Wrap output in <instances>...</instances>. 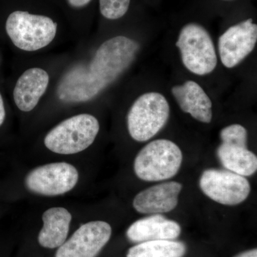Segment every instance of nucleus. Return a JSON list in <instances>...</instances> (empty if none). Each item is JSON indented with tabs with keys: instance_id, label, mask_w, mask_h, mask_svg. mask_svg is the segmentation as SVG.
I'll return each mask as SVG.
<instances>
[{
	"instance_id": "obj_1",
	"label": "nucleus",
	"mask_w": 257,
	"mask_h": 257,
	"mask_svg": "<svg viewBox=\"0 0 257 257\" xmlns=\"http://www.w3.org/2000/svg\"><path fill=\"white\" fill-rule=\"evenodd\" d=\"M140 45L124 36L101 44L87 64L69 69L59 82L57 95L65 103L85 102L96 97L133 63Z\"/></svg>"
},
{
	"instance_id": "obj_2",
	"label": "nucleus",
	"mask_w": 257,
	"mask_h": 257,
	"mask_svg": "<svg viewBox=\"0 0 257 257\" xmlns=\"http://www.w3.org/2000/svg\"><path fill=\"white\" fill-rule=\"evenodd\" d=\"M180 148L168 140H154L142 149L135 158L134 170L139 178L159 182L172 178L182 165Z\"/></svg>"
},
{
	"instance_id": "obj_3",
	"label": "nucleus",
	"mask_w": 257,
	"mask_h": 257,
	"mask_svg": "<svg viewBox=\"0 0 257 257\" xmlns=\"http://www.w3.org/2000/svg\"><path fill=\"white\" fill-rule=\"evenodd\" d=\"M99 131V123L95 116L89 114L75 115L49 132L44 143L55 153L74 155L90 147Z\"/></svg>"
},
{
	"instance_id": "obj_4",
	"label": "nucleus",
	"mask_w": 257,
	"mask_h": 257,
	"mask_svg": "<svg viewBox=\"0 0 257 257\" xmlns=\"http://www.w3.org/2000/svg\"><path fill=\"white\" fill-rule=\"evenodd\" d=\"M170 108L165 96L159 92H147L139 96L127 114V128L135 141H148L167 124Z\"/></svg>"
},
{
	"instance_id": "obj_5",
	"label": "nucleus",
	"mask_w": 257,
	"mask_h": 257,
	"mask_svg": "<svg viewBox=\"0 0 257 257\" xmlns=\"http://www.w3.org/2000/svg\"><path fill=\"white\" fill-rule=\"evenodd\" d=\"M5 28L15 47L26 52H35L53 41L57 24L47 16L15 11L8 17Z\"/></svg>"
},
{
	"instance_id": "obj_6",
	"label": "nucleus",
	"mask_w": 257,
	"mask_h": 257,
	"mask_svg": "<svg viewBox=\"0 0 257 257\" xmlns=\"http://www.w3.org/2000/svg\"><path fill=\"white\" fill-rule=\"evenodd\" d=\"M182 63L189 72L197 75L211 73L217 65L214 42L205 28L196 23L184 26L176 42Z\"/></svg>"
},
{
	"instance_id": "obj_7",
	"label": "nucleus",
	"mask_w": 257,
	"mask_h": 257,
	"mask_svg": "<svg viewBox=\"0 0 257 257\" xmlns=\"http://www.w3.org/2000/svg\"><path fill=\"white\" fill-rule=\"evenodd\" d=\"M199 186L206 196L224 205L241 204L249 195L251 186L245 177L228 170L209 169L204 171Z\"/></svg>"
},
{
	"instance_id": "obj_8",
	"label": "nucleus",
	"mask_w": 257,
	"mask_h": 257,
	"mask_svg": "<svg viewBox=\"0 0 257 257\" xmlns=\"http://www.w3.org/2000/svg\"><path fill=\"white\" fill-rule=\"evenodd\" d=\"M78 179V171L73 165L56 162L40 166L29 172L25 186L32 193L52 197L72 190Z\"/></svg>"
},
{
	"instance_id": "obj_9",
	"label": "nucleus",
	"mask_w": 257,
	"mask_h": 257,
	"mask_svg": "<svg viewBox=\"0 0 257 257\" xmlns=\"http://www.w3.org/2000/svg\"><path fill=\"white\" fill-rule=\"evenodd\" d=\"M111 235V226L105 221L86 223L61 245L55 257H96Z\"/></svg>"
},
{
	"instance_id": "obj_10",
	"label": "nucleus",
	"mask_w": 257,
	"mask_h": 257,
	"mask_svg": "<svg viewBox=\"0 0 257 257\" xmlns=\"http://www.w3.org/2000/svg\"><path fill=\"white\" fill-rule=\"evenodd\" d=\"M257 41V25L248 19L230 27L218 41L220 60L224 67L233 68L254 49Z\"/></svg>"
},
{
	"instance_id": "obj_11",
	"label": "nucleus",
	"mask_w": 257,
	"mask_h": 257,
	"mask_svg": "<svg viewBox=\"0 0 257 257\" xmlns=\"http://www.w3.org/2000/svg\"><path fill=\"white\" fill-rule=\"evenodd\" d=\"M182 189V184L177 182L157 184L139 193L134 199L133 207L141 214L170 212L177 207Z\"/></svg>"
},
{
	"instance_id": "obj_12",
	"label": "nucleus",
	"mask_w": 257,
	"mask_h": 257,
	"mask_svg": "<svg viewBox=\"0 0 257 257\" xmlns=\"http://www.w3.org/2000/svg\"><path fill=\"white\" fill-rule=\"evenodd\" d=\"M50 77L46 71L38 67L30 68L18 79L13 98L20 110L29 112L33 110L48 87Z\"/></svg>"
},
{
	"instance_id": "obj_13",
	"label": "nucleus",
	"mask_w": 257,
	"mask_h": 257,
	"mask_svg": "<svg viewBox=\"0 0 257 257\" xmlns=\"http://www.w3.org/2000/svg\"><path fill=\"white\" fill-rule=\"evenodd\" d=\"M172 94L184 112L197 121L210 123L212 119V102L198 83L189 80L182 85L174 86Z\"/></svg>"
},
{
	"instance_id": "obj_14",
	"label": "nucleus",
	"mask_w": 257,
	"mask_h": 257,
	"mask_svg": "<svg viewBox=\"0 0 257 257\" xmlns=\"http://www.w3.org/2000/svg\"><path fill=\"white\" fill-rule=\"evenodd\" d=\"M181 234V226L175 221L161 214H154L134 222L126 231L133 242L142 243L156 240H174Z\"/></svg>"
},
{
	"instance_id": "obj_15",
	"label": "nucleus",
	"mask_w": 257,
	"mask_h": 257,
	"mask_svg": "<svg viewBox=\"0 0 257 257\" xmlns=\"http://www.w3.org/2000/svg\"><path fill=\"white\" fill-rule=\"evenodd\" d=\"M43 227L38 236V241L45 248L60 247L67 239L72 215L63 207H52L42 215Z\"/></svg>"
},
{
	"instance_id": "obj_16",
	"label": "nucleus",
	"mask_w": 257,
	"mask_h": 257,
	"mask_svg": "<svg viewBox=\"0 0 257 257\" xmlns=\"http://www.w3.org/2000/svg\"><path fill=\"white\" fill-rule=\"evenodd\" d=\"M216 153L221 165L230 172L243 177H249L256 172L257 157L248 147L221 143Z\"/></svg>"
},
{
	"instance_id": "obj_17",
	"label": "nucleus",
	"mask_w": 257,
	"mask_h": 257,
	"mask_svg": "<svg viewBox=\"0 0 257 257\" xmlns=\"http://www.w3.org/2000/svg\"><path fill=\"white\" fill-rule=\"evenodd\" d=\"M186 251L184 243L173 240L145 241L130 248L126 257H182Z\"/></svg>"
},
{
	"instance_id": "obj_18",
	"label": "nucleus",
	"mask_w": 257,
	"mask_h": 257,
	"mask_svg": "<svg viewBox=\"0 0 257 257\" xmlns=\"http://www.w3.org/2000/svg\"><path fill=\"white\" fill-rule=\"evenodd\" d=\"M220 139L222 143L247 147V130L241 124H231L222 128Z\"/></svg>"
},
{
	"instance_id": "obj_19",
	"label": "nucleus",
	"mask_w": 257,
	"mask_h": 257,
	"mask_svg": "<svg viewBox=\"0 0 257 257\" xmlns=\"http://www.w3.org/2000/svg\"><path fill=\"white\" fill-rule=\"evenodd\" d=\"M130 0H99L101 14L108 20H117L127 13Z\"/></svg>"
},
{
	"instance_id": "obj_20",
	"label": "nucleus",
	"mask_w": 257,
	"mask_h": 257,
	"mask_svg": "<svg viewBox=\"0 0 257 257\" xmlns=\"http://www.w3.org/2000/svg\"><path fill=\"white\" fill-rule=\"evenodd\" d=\"M92 0H67L69 5L74 8H81L89 4Z\"/></svg>"
},
{
	"instance_id": "obj_21",
	"label": "nucleus",
	"mask_w": 257,
	"mask_h": 257,
	"mask_svg": "<svg viewBox=\"0 0 257 257\" xmlns=\"http://www.w3.org/2000/svg\"><path fill=\"white\" fill-rule=\"evenodd\" d=\"M5 116H6V111H5L4 101L0 93V126L4 123Z\"/></svg>"
},
{
	"instance_id": "obj_22",
	"label": "nucleus",
	"mask_w": 257,
	"mask_h": 257,
	"mask_svg": "<svg viewBox=\"0 0 257 257\" xmlns=\"http://www.w3.org/2000/svg\"><path fill=\"white\" fill-rule=\"evenodd\" d=\"M236 257H257L256 248L241 253V254L238 255V256Z\"/></svg>"
}]
</instances>
